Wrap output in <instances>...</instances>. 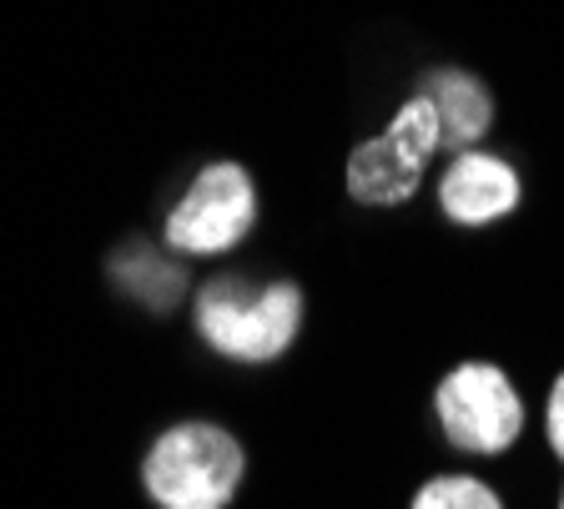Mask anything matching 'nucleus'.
Masks as SVG:
<instances>
[{
	"label": "nucleus",
	"instance_id": "f257e3e1",
	"mask_svg": "<svg viewBox=\"0 0 564 509\" xmlns=\"http://www.w3.org/2000/svg\"><path fill=\"white\" fill-rule=\"evenodd\" d=\"M247 454L237 434L207 419H182L141 459V485L162 509H227L242 489Z\"/></svg>",
	"mask_w": 564,
	"mask_h": 509
},
{
	"label": "nucleus",
	"instance_id": "f03ea898",
	"mask_svg": "<svg viewBox=\"0 0 564 509\" xmlns=\"http://www.w3.org/2000/svg\"><path fill=\"white\" fill-rule=\"evenodd\" d=\"M303 328V288L268 283L247 288L237 278H217L197 293V333L212 354L232 364H272L293 348Z\"/></svg>",
	"mask_w": 564,
	"mask_h": 509
},
{
	"label": "nucleus",
	"instance_id": "7ed1b4c3",
	"mask_svg": "<svg viewBox=\"0 0 564 509\" xmlns=\"http://www.w3.org/2000/svg\"><path fill=\"white\" fill-rule=\"evenodd\" d=\"M434 414L438 429L454 450L464 454H505L524 434V399H519L514 379L499 364H458L448 379L434 389Z\"/></svg>",
	"mask_w": 564,
	"mask_h": 509
},
{
	"label": "nucleus",
	"instance_id": "20e7f679",
	"mask_svg": "<svg viewBox=\"0 0 564 509\" xmlns=\"http://www.w3.org/2000/svg\"><path fill=\"white\" fill-rule=\"evenodd\" d=\"M258 223V187L237 162H212L197 172L187 197L166 217V242L187 258L232 252Z\"/></svg>",
	"mask_w": 564,
	"mask_h": 509
},
{
	"label": "nucleus",
	"instance_id": "39448f33",
	"mask_svg": "<svg viewBox=\"0 0 564 509\" xmlns=\"http://www.w3.org/2000/svg\"><path fill=\"white\" fill-rule=\"evenodd\" d=\"M519 197H524L519 172L505 156L479 152V147L458 152L454 162H448V172L438 177V207H444V217L458 227L499 223V217H509L519 207Z\"/></svg>",
	"mask_w": 564,
	"mask_h": 509
},
{
	"label": "nucleus",
	"instance_id": "423d86ee",
	"mask_svg": "<svg viewBox=\"0 0 564 509\" xmlns=\"http://www.w3.org/2000/svg\"><path fill=\"white\" fill-rule=\"evenodd\" d=\"M419 182H423V162L403 152L388 131L348 156V192L358 202H368V207H399V202H409L419 192Z\"/></svg>",
	"mask_w": 564,
	"mask_h": 509
},
{
	"label": "nucleus",
	"instance_id": "0eeeda50",
	"mask_svg": "<svg viewBox=\"0 0 564 509\" xmlns=\"http://www.w3.org/2000/svg\"><path fill=\"white\" fill-rule=\"evenodd\" d=\"M434 101L438 111V127H444V147H458V152H469V147H479V137L489 131L494 121V101L489 91H484L479 76L469 72H434L423 76V91Z\"/></svg>",
	"mask_w": 564,
	"mask_h": 509
},
{
	"label": "nucleus",
	"instance_id": "6e6552de",
	"mask_svg": "<svg viewBox=\"0 0 564 509\" xmlns=\"http://www.w3.org/2000/svg\"><path fill=\"white\" fill-rule=\"evenodd\" d=\"M409 509H505V499L479 474H438L413 495Z\"/></svg>",
	"mask_w": 564,
	"mask_h": 509
},
{
	"label": "nucleus",
	"instance_id": "1a4fd4ad",
	"mask_svg": "<svg viewBox=\"0 0 564 509\" xmlns=\"http://www.w3.org/2000/svg\"><path fill=\"white\" fill-rule=\"evenodd\" d=\"M111 278H121V288L131 297H141V303H152V308H166L182 293V273L156 258H141V252H127V258L111 262Z\"/></svg>",
	"mask_w": 564,
	"mask_h": 509
},
{
	"label": "nucleus",
	"instance_id": "9d476101",
	"mask_svg": "<svg viewBox=\"0 0 564 509\" xmlns=\"http://www.w3.org/2000/svg\"><path fill=\"white\" fill-rule=\"evenodd\" d=\"M388 137L403 147L409 156H419V162H429V156L444 147V127H438V111L429 96H413L409 107H399V117L388 121Z\"/></svg>",
	"mask_w": 564,
	"mask_h": 509
},
{
	"label": "nucleus",
	"instance_id": "9b49d317",
	"mask_svg": "<svg viewBox=\"0 0 564 509\" xmlns=\"http://www.w3.org/2000/svg\"><path fill=\"white\" fill-rule=\"evenodd\" d=\"M544 438H550V450L564 459V373L554 379L550 403H544Z\"/></svg>",
	"mask_w": 564,
	"mask_h": 509
},
{
	"label": "nucleus",
	"instance_id": "f8f14e48",
	"mask_svg": "<svg viewBox=\"0 0 564 509\" xmlns=\"http://www.w3.org/2000/svg\"><path fill=\"white\" fill-rule=\"evenodd\" d=\"M560 509H564V489H560Z\"/></svg>",
	"mask_w": 564,
	"mask_h": 509
}]
</instances>
